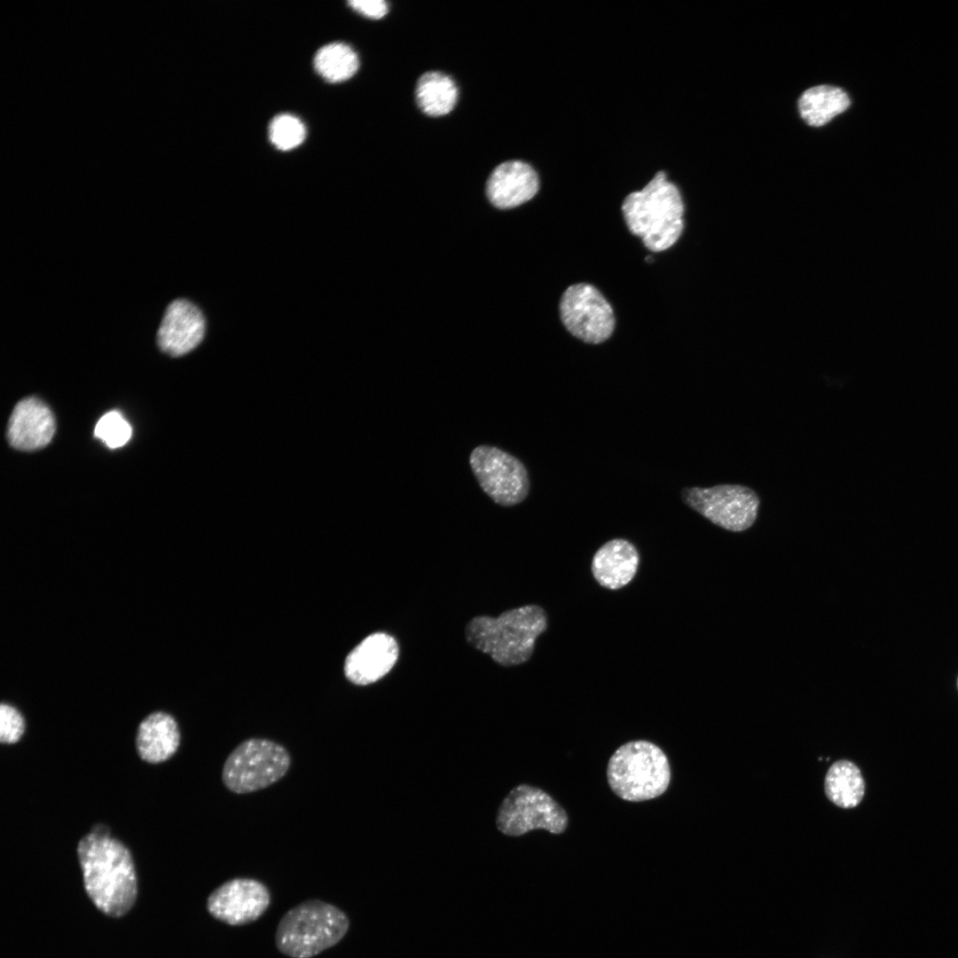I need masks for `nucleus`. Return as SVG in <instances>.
I'll list each match as a JSON object with an SVG mask.
<instances>
[{
    "label": "nucleus",
    "mask_w": 958,
    "mask_h": 958,
    "mask_svg": "<svg viewBox=\"0 0 958 958\" xmlns=\"http://www.w3.org/2000/svg\"><path fill=\"white\" fill-rule=\"evenodd\" d=\"M305 127L294 115L279 114L270 125V139L280 150H290L298 146L305 137Z\"/></svg>",
    "instance_id": "nucleus-22"
},
{
    "label": "nucleus",
    "mask_w": 958,
    "mask_h": 958,
    "mask_svg": "<svg viewBox=\"0 0 958 958\" xmlns=\"http://www.w3.org/2000/svg\"><path fill=\"white\" fill-rule=\"evenodd\" d=\"M957 687H958V679H957Z\"/></svg>",
    "instance_id": "nucleus-27"
},
{
    "label": "nucleus",
    "mask_w": 958,
    "mask_h": 958,
    "mask_svg": "<svg viewBox=\"0 0 958 958\" xmlns=\"http://www.w3.org/2000/svg\"><path fill=\"white\" fill-rule=\"evenodd\" d=\"M415 97L418 106L429 116H442L454 108L458 99V88L447 75L431 71L418 80Z\"/></svg>",
    "instance_id": "nucleus-20"
},
{
    "label": "nucleus",
    "mask_w": 958,
    "mask_h": 958,
    "mask_svg": "<svg viewBox=\"0 0 958 958\" xmlns=\"http://www.w3.org/2000/svg\"><path fill=\"white\" fill-rule=\"evenodd\" d=\"M349 927L348 915L321 899H308L287 911L276 932L277 949L291 958H311L337 945Z\"/></svg>",
    "instance_id": "nucleus-4"
},
{
    "label": "nucleus",
    "mask_w": 958,
    "mask_h": 958,
    "mask_svg": "<svg viewBox=\"0 0 958 958\" xmlns=\"http://www.w3.org/2000/svg\"><path fill=\"white\" fill-rule=\"evenodd\" d=\"M681 498L690 508L712 523L734 532L751 527L759 507V498L755 491L740 484L685 488Z\"/></svg>",
    "instance_id": "nucleus-8"
},
{
    "label": "nucleus",
    "mask_w": 958,
    "mask_h": 958,
    "mask_svg": "<svg viewBox=\"0 0 958 958\" xmlns=\"http://www.w3.org/2000/svg\"><path fill=\"white\" fill-rule=\"evenodd\" d=\"M622 212L629 231L653 252L673 246L684 228L682 197L664 171H658L643 189L628 194Z\"/></svg>",
    "instance_id": "nucleus-2"
},
{
    "label": "nucleus",
    "mask_w": 958,
    "mask_h": 958,
    "mask_svg": "<svg viewBox=\"0 0 958 958\" xmlns=\"http://www.w3.org/2000/svg\"><path fill=\"white\" fill-rule=\"evenodd\" d=\"M667 756L656 744L636 740L621 745L610 757L607 780L610 789L630 802L654 799L663 795L671 781Z\"/></svg>",
    "instance_id": "nucleus-5"
},
{
    "label": "nucleus",
    "mask_w": 958,
    "mask_h": 958,
    "mask_svg": "<svg viewBox=\"0 0 958 958\" xmlns=\"http://www.w3.org/2000/svg\"><path fill=\"white\" fill-rule=\"evenodd\" d=\"M496 825L509 836H521L540 828L559 835L567 829L569 816L548 793L522 783L512 789L499 806Z\"/></svg>",
    "instance_id": "nucleus-7"
},
{
    "label": "nucleus",
    "mask_w": 958,
    "mask_h": 958,
    "mask_svg": "<svg viewBox=\"0 0 958 958\" xmlns=\"http://www.w3.org/2000/svg\"><path fill=\"white\" fill-rule=\"evenodd\" d=\"M180 744L177 722L170 714L154 711L139 724L136 735V749L140 758L158 764L171 758Z\"/></svg>",
    "instance_id": "nucleus-17"
},
{
    "label": "nucleus",
    "mask_w": 958,
    "mask_h": 958,
    "mask_svg": "<svg viewBox=\"0 0 958 958\" xmlns=\"http://www.w3.org/2000/svg\"><path fill=\"white\" fill-rule=\"evenodd\" d=\"M469 464L480 487L495 503L512 506L528 496V471L514 455L498 447L483 444L471 452Z\"/></svg>",
    "instance_id": "nucleus-9"
},
{
    "label": "nucleus",
    "mask_w": 958,
    "mask_h": 958,
    "mask_svg": "<svg viewBox=\"0 0 958 958\" xmlns=\"http://www.w3.org/2000/svg\"><path fill=\"white\" fill-rule=\"evenodd\" d=\"M559 308L566 329L584 342L601 343L614 331V310L601 293L591 284L569 286L561 297Z\"/></svg>",
    "instance_id": "nucleus-10"
},
{
    "label": "nucleus",
    "mask_w": 958,
    "mask_h": 958,
    "mask_svg": "<svg viewBox=\"0 0 958 958\" xmlns=\"http://www.w3.org/2000/svg\"><path fill=\"white\" fill-rule=\"evenodd\" d=\"M824 791L828 799L838 807L857 806L865 794V781L860 768L848 759L834 762L826 773Z\"/></svg>",
    "instance_id": "nucleus-18"
},
{
    "label": "nucleus",
    "mask_w": 958,
    "mask_h": 958,
    "mask_svg": "<svg viewBox=\"0 0 958 958\" xmlns=\"http://www.w3.org/2000/svg\"><path fill=\"white\" fill-rule=\"evenodd\" d=\"M131 432V427L122 414L117 411H111L98 420L94 435L107 447L116 449L123 446L130 440Z\"/></svg>",
    "instance_id": "nucleus-23"
},
{
    "label": "nucleus",
    "mask_w": 958,
    "mask_h": 958,
    "mask_svg": "<svg viewBox=\"0 0 958 958\" xmlns=\"http://www.w3.org/2000/svg\"><path fill=\"white\" fill-rule=\"evenodd\" d=\"M77 856L84 890L107 916L120 918L133 907L137 877L129 848L110 835L90 832L79 841Z\"/></svg>",
    "instance_id": "nucleus-1"
},
{
    "label": "nucleus",
    "mask_w": 958,
    "mask_h": 958,
    "mask_svg": "<svg viewBox=\"0 0 958 958\" xmlns=\"http://www.w3.org/2000/svg\"><path fill=\"white\" fill-rule=\"evenodd\" d=\"M290 766V754L283 745L265 738H249L226 758L222 781L231 792L252 793L279 781Z\"/></svg>",
    "instance_id": "nucleus-6"
},
{
    "label": "nucleus",
    "mask_w": 958,
    "mask_h": 958,
    "mask_svg": "<svg viewBox=\"0 0 958 958\" xmlns=\"http://www.w3.org/2000/svg\"><path fill=\"white\" fill-rule=\"evenodd\" d=\"M206 319L191 301L175 299L166 307L156 332L159 348L172 357L191 352L204 339Z\"/></svg>",
    "instance_id": "nucleus-12"
},
{
    "label": "nucleus",
    "mask_w": 958,
    "mask_h": 958,
    "mask_svg": "<svg viewBox=\"0 0 958 958\" xmlns=\"http://www.w3.org/2000/svg\"><path fill=\"white\" fill-rule=\"evenodd\" d=\"M398 645L389 634L375 632L365 638L348 655L344 664L347 679L358 686L378 681L395 665Z\"/></svg>",
    "instance_id": "nucleus-13"
},
{
    "label": "nucleus",
    "mask_w": 958,
    "mask_h": 958,
    "mask_svg": "<svg viewBox=\"0 0 958 958\" xmlns=\"http://www.w3.org/2000/svg\"><path fill=\"white\" fill-rule=\"evenodd\" d=\"M55 433V420L50 408L35 397L20 401L8 423L10 444L20 451H35L46 446Z\"/></svg>",
    "instance_id": "nucleus-14"
},
{
    "label": "nucleus",
    "mask_w": 958,
    "mask_h": 958,
    "mask_svg": "<svg viewBox=\"0 0 958 958\" xmlns=\"http://www.w3.org/2000/svg\"><path fill=\"white\" fill-rule=\"evenodd\" d=\"M271 901V891L263 882L235 877L211 891L206 908L217 921L231 926H243L258 920L269 908Z\"/></svg>",
    "instance_id": "nucleus-11"
},
{
    "label": "nucleus",
    "mask_w": 958,
    "mask_h": 958,
    "mask_svg": "<svg viewBox=\"0 0 958 958\" xmlns=\"http://www.w3.org/2000/svg\"><path fill=\"white\" fill-rule=\"evenodd\" d=\"M850 98L842 89L819 85L805 90L798 100L801 117L811 126L820 127L845 111Z\"/></svg>",
    "instance_id": "nucleus-19"
},
{
    "label": "nucleus",
    "mask_w": 958,
    "mask_h": 958,
    "mask_svg": "<svg viewBox=\"0 0 958 958\" xmlns=\"http://www.w3.org/2000/svg\"><path fill=\"white\" fill-rule=\"evenodd\" d=\"M25 732V719L14 706L2 703L0 706V741L2 743L19 742Z\"/></svg>",
    "instance_id": "nucleus-24"
},
{
    "label": "nucleus",
    "mask_w": 958,
    "mask_h": 958,
    "mask_svg": "<svg viewBox=\"0 0 958 958\" xmlns=\"http://www.w3.org/2000/svg\"><path fill=\"white\" fill-rule=\"evenodd\" d=\"M538 187V174L530 165L522 161H508L490 175L486 194L493 206L508 209L532 199Z\"/></svg>",
    "instance_id": "nucleus-15"
},
{
    "label": "nucleus",
    "mask_w": 958,
    "mask_h": 958,
    "mask_svg": "<svg viewBox=\"0 0 958 958\" xmlns=\"http://www.w3.org/2000/svg\"><path fill=\"white\" fill-rule=\"evenodd\" d=\"M639 565L640 554L636 546L625 538H613L595 552L591 571L601 586L615 591L632 581Z\"/></svg>",
    "instance_id": "nucleus-16"
},
{
    "label": "nucleus",
    "mask_w": 958,
    "mask_h": 958,
    "mask_svg": "<svg viewBox=\"0 0 958 958\" xmlns=\"http://www.w3.org/2000/svg\"><path fill=\"white\" fill-rule=\"evenodd\" d=\"M91 832L96 833V834H99V835H110V831H109L108 828L106 825L101 824V823L93 826L92 828H91Z\"/></svg>",
    "instance_id": "nucleus-26"
},
{
    "label": "nucleus",
    "mask_w": 958,
    "mask_h": 958,
    "mask_svg": "<svg viewBox=\"0 0 958 958\" xmlns=\"http://www.w3.org/2000/svg\"><path fill=\"white\" fill-rule=\"evenodd\" d=\"M546 629L545 609L530 604L508 609L498 617H474L466 627V638L497 664L514 666L531 657L536 640Z\"/></svg>",
    "instance_id": "nucleus-3"
},
{
    "label": "nucleus",
    "mask_w": 958,
    "mask_h": 958,
    "mask_svg": "<svg viewBox=\"0 0 958 958\" xmlns=\"http://www.w3.org/2000/svg\"><path fill=\"white\" fill-rule=\"evenodd\" d=\"M349 4L358 13L374 20L382 18L389 11L387 3L382 0H351Z\"/></svg>",
    "instance_id": "nucleus-25"
},
{
    "label": "nucleus",
    "mask_w": 958,
    "mask_h": 958,
    "mask_svg": "<svg viewBox=\"0 0 958 958\" xmlns=\"http://www.w3.org/2000/svg\"><path fill=\"white\" fill-rule=\"evenodd\" d=\"M317 72L329 82L349 79L358 68V59L353 49L343 43H333L320 48L314 58Z\"/></svg>",
    "instance_id": "nucleus-21"
}]
</instances>
